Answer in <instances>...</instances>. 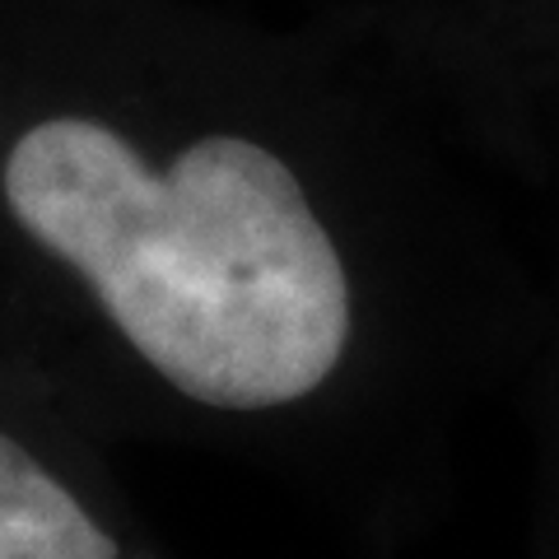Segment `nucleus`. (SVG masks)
<instances>
[{"instance_id":"nucleus-1","label":"nucleus","mask_w":559,"mask_h":559,"mask_svg":"<svg viewBox=\"0 0 559 559\" xmlns=\"http://www.w3.org/2000/svg\"><path fill=\"white\" fill-rule=\"evenodd\" d=\"M0 191L187 406L266 419L308 406L345 369V257L299 173L257 140L201 135L154 168L94 117H47L10 145Z\"/></svg>"},{"instance_id":"nucleus-2","label":"nucleus","mask_w":559,"mask_h":559,"mask_svg":"<svg viewBox=\"0 0 559 559\" xmlns=\"http://www.w3.org/2000/svg\"><path fill=\"white\" fill-rule=\"evenodd\" d=\"M0 559H121V540L57 466L0 425Z\"/></svg>"}]
</instances>
